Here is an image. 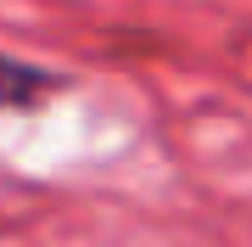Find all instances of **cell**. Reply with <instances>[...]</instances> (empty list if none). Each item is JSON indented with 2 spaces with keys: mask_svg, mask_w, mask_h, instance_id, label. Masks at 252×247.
Listing matches in <instances>:
<instances>
[{
  "mask_svg": "<svg viewBox=\"0 0 252 247\" xmlns=\"http://www.w3.org/2000/svg\"><path fill=\"white\" fill-rule=\"evenodd\" d=\"M56 84H62L56 73L28 68V62H17V56L0 51V107H34V101H45Z\"/></svg>",
  "mask_w": 252,
  "mask_h": 247,
  "instance_id": "obj_1",
  "label": "cell"
}]
</instances>
